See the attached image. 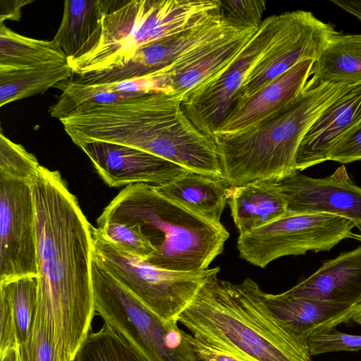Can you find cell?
I'll return each mask as SVG.
<instances>
[{
	"label": "cell",
	"instance_id": "cell-13",
	"mask_svg": "<svg viewBox=\"0 0 361 361\" xmlns=\"http://www.w3.org/2000/svg\"><path fill=\"white\" fill-rule=\"evenodd\" d=\"M110 187L166 185L189 171L149 152L118 144L91 142L78 146Z\"/></svg>",
	"mask_w": 361,
	"mask_h": 361
},
{
	"label": "cell",
	"instance_id": "cell-17",
	"mask_svg": "<svg viewBox=\"0 0 361 361\" xmlns=\"http://www.w3.org/2000/svg\"><path fill=\"white\" fill-rule=\"evenodd\" d=\"M314 62L312 59L299 62L250 95L237 101L214 132V137L240 130L293 101L310 78Z\"/></svg>",
	"mask_w": 361,
	"mask_h": 361
},
{
	"label": "cell",
	"instance_id": "cell-18",
	"mask_svg": "<svg viewBox=\"0 0 361 361\" xmlns=\"http://www.w3.org/2000/svg\"><path fill=\"white\" fill-rule=\"evenodd\" d=\"M286 292L339 303L361 302V246L325 262L314 274Z\"/></svg>",
	"mask_w": 361,
	"mask_h": 361
},
{
	"label": "cell",
	"instance_id": "cell-9",
	"mask_svg": "<svg viewBox=\"0 0 361 361\" xmlns=\"http://www.w3.org/2000/svg\"><path fill=\"white\" fill-rule=\"evenodd\" d=\"M354 227L350 220L333 214H287L239 235L237 248L241 258L264 268L281 257L329 251L341 240L353 238Z\"/></svg>",
	"mask_w": 361,
	"mask_h": 361
},
{
	"label": "cell",
	"instance_id": "cell-6",
	"mask_svg": "<svg viewBox=\"0 0 361 361\" xmlns=\"http://www.w3.org/2000/svg\"><path fill=\"white\" fill-rule=\"evenodd\" d=\"M40 166L0 133V283L37 276L33 177Z\"/></svg>",
	"mask_w": 361,
	"mask_h": 361
},
{
	"label": "cell",
	"instance_id": "cell-5",
	"mask_svg": "<svg viewBox=\"0 0 361 361\" xmlns=\"http://www.w3.org/2000/svg\"><path fill=\"white\" fill-rule=\"evenodd\" d=\"M115 221L138 226L155 252L146 262L180 272L209 269L223 252L229 233L158 193L154 185L126 186L104 209L97 223Z\"/></svg>",
	"mask_w": 361,
	"mask_h": 361
},
{
	"label": "cell",
	"instance_id": "cell-7",
	"mask_svg": "<svg viewBox=\"0 0 361 361\" xmlns=\"http://www.w3.org/2000/svg\"><path fill=\"white\" fill-rule=\"evenodd\" d=\"M92 281L95 312L148 361H198L192 336L177 319H161L93 257Z\"/></svg>",
	"mask_w": 361,
	"mask_h": 361
},
{
	"label": "cell",
	"instance_id": "cell-20",
	"mask_svg": "<svg viewBox=\"0 0 361 361\" xmlns=\"http://www.w3.org/2000/svg\"><path fill=\"white\" fill-rule=\"evenodd\" d=\"M155 190L172 202L215 224L228 200V185L222 178L188 171Z\"/></svg>",
	"mask_w": 361,
	"mask_h": 361
},
{
	"label": "cell",
	"instance_id": "cell-28",
	"mask_svg": "<svg viewBox=\"0 0 361 361\" xmlns=\"http://www.w3.org/2000/svg\"><path fill=\"white\" fill-rule=\"evenodd\" d=\"M99 233L121 250L147 261L155 250L136 224L106 221L97 223Z\"/></svg>",
	"mask_w": 361,
	"mask_h": 361
},
{
	"label": "cell",
	"instance_id": "cell-38",
	"mask_svg": "<svg viewBox=\"0 0 361 361\" xmlns=\"http://www.w3.org/2000/svg\"><path fill=\"white\" fill-rule=\"evenodd\" d=\"M358 228L359 233L357 234H353V238L361 242V226L357 227Z\"/></svg>",
	"mask_w": 361,
	"mask_h": 361
},
{
	"label": "cell",
	"instance_id": "cell-34",
	"mask_svg": "<svg viewBox=\"0 0 361 361\" xmlns=\"http://www.w3.org/2000/svg\"><path fill=\"white\" fill-rule=\"evenodd\" d=\"M32 2V0H1L0 24L7 20H19L22 15V8Z\"/></svg>",
	"mask_w": 361,
	"mask_h": 361
},
{
	"label": "cell",
	"instance_id": "cell-24",
	"mask_svg": "<svg viewBox=\"0 0 361 361\" xmlns=\"http://www.w3.org/2000/svg\"><path fill=\"white\" fill-rule=\"evenodd\" d=\"M68 62L57 44L21 35L0 24V73Z\"/></svg>",
	"mask_w": 361,
	"mask_h": 361
},
{
	"label": "cell",
	"instance_id": "cell-2",
	"mask_svg": "<svg viewBox=\"0 0 361 361\" xmlns=\"http://www.w3.org/2000/svg\"><path fill=\"white\" fill-rule=\"evenodd\" d=\"M60 122L78 147L91 142L121 145L158 156L189 171L222 178L215 140L195 127L182 102L171 93L85 105Z\"/></svg>",
	"mask_w": 361,
	"mask_h": 361
},
{
	"label": "cell",
	"instance_id": "cell-3",
	"mask_svg": "<svg viewBox=\"0 0 361 361\" xmlns=\"http://www.w3.org/2000/svg\"><path fill=\"white\" fill-rule=\"evenodd\" d=\"M177 320L200 341L250 361H312L308 347L279 322L250 279L232 283L215 274Z\"/></svg>",
	"mask_w": 361,
	"mask_h": 361
},
{
	"label": "cell",
	"instance_id": "cell-19",
	"mask_svg": "<svg viewBox=\"0 0 361 361\" xmlns=\"http://www.w3.org/2000/svg\"><path fill=\"white\" fill-rule=\"evenodd\" d=\"M228 204L239 235L288 214L286 200L275 181L262 180L228 189Z\"/></svg>",
	"mask_w": 361,
	"mask_h": 361
},
{
	"label": "cell",
	"instance_id": "cell-27",
	"mask_svg": "<svg viewBox=\"0 0 361 361\" xmlns=\"http://www.w3.org/2000/svg\"><path fill=\"white\" fill-rule=\"evenodd\" d=\"M11 305L17 346L27 341L35 317L38 292L37 276L21 277L0 283Z\"/></svg>",
	"mask_w": 361,
	"mask_h": 361
},
{
	"label": "cell",
	"instance_id": "cell-32",
	"mask_svg": "<svg viewBox=\"0 0 361 361\" xmlns=\"http://www.w3.org/2000/svg\"><path fill=\"white\" fill-rule=\"evenodd\" d=\"M1 335L0 358L12 348H16L13 313L6 293L0 290Z\"/></svg>",
	"mask_w": 361,
	"mask_h": 361
},
{
	"label": "cell",
	"instance_id": "cell-14",
	"mask_svg": "<svg viewBox=\"0 0 361 361\" xmlns=\"http://www.w3.org/2000/svg\"><path fill=\"white\" fill-rule=\"evenodd\" d=\"M247 28L233 27L221 19H214L169 39L138 50L123 67L94 73L93 84H106L145 76L168 68L193 51Z\"/></svg>",
	"mask_w": 361,
	"mask_h": 361
},
{
	"label": "cell",
	"instance_id": "cell-25",
	"mask_svg": "<svg viewBox=\"0 0 361 361\" xmlns=\"http://www.w3.org/2000/svg\"><path fill=\"white\" fill-rule=\"evenodd\" d=\"M68 62L17 71L0 73V106L21 99L42 94L69 79Z\"/></svg>",
	"mask_w": 361,
	"mask_h": 361
},
{
	"label": "cell",
	"instance_id": "cell-33",
	"mask_svg": "<svg viewBox=\"0 0 361 361\" xmlns=\"http://www.w3.org/2000/svg\"><path fill=\"white\" fill-rule=\"evenodd\" d=\"M198 361H250L228 351L205 344L192 336Z\"/></svg>",
	"mask_w": 361,
	"mask_h": 361
},
{
	"label": "cell",
	"instance_id": "cell-12",
	"mask_svg": "<svg viewBox=\"0 0 361 361\" xmlns=\"http://www.w3.org/2000/svg\"><path fill=\"white\" fill-rule=\"evenodd\" d=\"M276 183L286 200L288 214H329L361 226V187L353 181L344 165L324 178L298 172Z\"/></svg>",
	"mask_w": 361,
	"mask_h": 361
},
{
	"label": "cell",
	"instance_id": "cell-16",
	"mask_svg": "<svg viewBox=\"0 0 361 361\" xmlns=\"http://www.w3.org/2000/svg\"><path fill=\"white\" fill-rule=\"evenodd\" d=\"M361 121V85H355L330 104L302 140L295 167L302 171L329 161L337 144Z\"/></svg>",
	"mask_w": 361,
	"mask_h": 361
},
{
	"label": "cell",
	"instance_id": "cell-21",
	"mask_svg": "<svg viewBox=\"0 0 361 361\" xmlns=\"http://www.w3.org/2000/svg\"><path fill=\"white\" fill-rule=\"evenodd\" d=\"M104 0H66L59 27L53 39L68 61L94 48L102 36Z\"/></svg>",
	"mask_w": 361,
	"mask_h": 361
},
{
	"label": "cell",
	"instance_id": "cell-23",
	"mask_svg": "<svg viewBox=\"0 0 361 361\" xmlns=\"http://www.w3.org/2000/svg\"><path fill=\"white\" fill-rule=\"evenodd\" d=\"M310 78L350 86L361 85V34L336 32L314 62Z\"/></svg>",
	"mask_w": 361,
	"mask_h": 361
},
{
	"label": "cell",
	"instance_id": "cell-22",
	"mask_svg": "<svg viewBox=\"0 0 361 361\" xmlns=\"http://www.w3.org/2000/svg\"><path fill=\"white\" fill-rule=\"evenodd\" d=\"M258 29L247 28L233 33L211 51L173 75L170 78L171 94L182 102L193 91L220 75Z\"/></svg>",
	"mask_w": 361,
	"mask_h": 361
},
{
	"label": "cell",
	"instance_id": "cell-29",
	"mask_svg": "<svg viewBox=\"0 0 361 361\" xmlns=\"http://www.w3.org/2000/svg\"><path fill=\"white\" fill-rule=\"evenodd\" d=\"M266 4L263 0L220 1V16L233 27L258 29L264 20Z\"/></svg>",
	"mask_w": 361,
	"mask_h": 361
},
{
	"label": "cell",
	"instance_id": "cell-15",
	"mask_svg": "<svg viewBox=\"0 0 361 361\" xmlns=\"http://www.w3.org/2000/svg\"><path fill=\"white\" fill-rule=\"evenodd\" d=\"M263 298L283 328L307 347L310 336L351 320L361 307V302H334L295 296L286 291L280 294L263 292Z\"/></svg>",
	"mask_w": 361,
	"mask_h": 361
},
{
	"label": "cell",
	"instance_id": "cell-31",
	"mask_svg": "<svg viewBox=\"0 0 361 361\" xmlns=\"http://www.w3.org/2000/svg\"><path fill=\"white\" fill-rule=\"evenodd\" d=\"M329 161L343 164L361 161V121L337 144Z\"/></svg>",
	"mask_w": 361,
	"mask_h": 361
},
{
	"label": "cell",
	"instance_id": "cell-4",
	"mask_svg": "<svg viewBox=\"0 0 361 361\" xmlns=\"http://www.w3.org/2000/svg\"><path fill=\"white\" fill-rule=\"evenodd\" d=\"M353 86L311 78L286 105L235 133L215 136L222 179L230 187L279 181L296 174L305 135L322 112Z\"/></svg>",
	"mask_w": 361,
	"mask_h": 361
},
{
	"label": "cell",
	"instance_id": "cell-30",
	"mask_svg": "<svg viewBox=\"0 0 361 361\" xmlns=\"http://www.w3.org/2000/svg\"><path fill=\"white\" fill-rule=\"evenodd\" d=\"M311 356L338 352L361 350V335H353L336 330V328L317 331L307 340Z\"/></svg>",
	"mask_w": 361,
	"mask_h": 361
},
{
	"label": "cell",
	"instance_id": "cell-36",
	"mask_svg": "<svg viewBox=\"0 0 361 361\" xmlns=\"http://www.w3.org/2000/svg\"><path fill=\"white\" fill-rule=\"evenodd\" d=\"M0 361H17L16 349H11L6 353V354L0 358Z\"/></svg>",
	"mask_w": 361,
	"mask_h": 361
},
{
	"label": "cell",
	"instance_id": "cell-37",
	"mask_svg": "<svg viewBox=\"0 0 361 361\" xmlns=\"http://www.w3.org/2000/svg\"><path fill=\"white\" fill-rule=\"evenodd\" d=\"M351 320L361 325V307L355 313Z\"/></svg>",
	"mask_w": 361,
	"mask_h": 361
},
{
	"label": "cell",
	"instance_id": "cell-26",
	"mask_svg": "<svg viewBox=\"0 0 361 361\" xmlns=\"http://www.w3.org/2000/svg\"><path fill=\"white\" fill-rule=\"evenodd\" d=\"M75 361H148L126 338L104 324L90 333L80 345Z\"/></svg>",
	"mask_w": 361,
	"mask_h": 361
},
{
	"label": "cell",
	"instance_id": "cell-35",
	"mask_svg": "<svg viewBox=\"0 0 361 361\" xmlns=\"http://www.w3.org/2000/svg\"><path fill=\"white\" fill-rule=\"evenodd\" d=\"M330 1L345 11L352 14L361 22V0H331Z\"/></svg>",
	"mask_w": 361,
	"mask_h": 361
},
{
	"label": "cell",
	"instance_id": "cell-1",
	"mask_svg": "<svg viewBox=\"0 0 361 361\" xmlns=\"http://www.w3.org/2000/svg\"><path fill=\"white\" fill-rule=\"evenodd\" d=\"M38 292L34 319L59 361H75L95 312L92 225L58 171L40 164L32 180Z\"/></svg>",
	"mask_w": 361,
	"mask_h": 361
},
{
	"label": "cell",
	"instance_id": "cell-8",
	"mask_svg": "<svg viewBox=\"0 0 361 361\" xmlns=\"http://www.w3.org/2000/svg\"><path fill=\"white\" fill-rule=\"evenodd\" d=\"M92 235V257L165 321L177 319L202 285L220 271L219 267L197 272L160 269L121 250L93 226Z\"/></svg>",
	"mask_w": 361,
	"mask_h": 361
},
{
	"label": "cell",
	"instance_id": "cell-11",
	"mask_svg": "<svg viewBox=\"0 0 361 361\" xmlns=\"http://www.w3.org/2000/svg\"><path fill=\"white\" fill-rule=\"evenodd\" d=\"M279 17L278 29L271 42L251 71L233 104L299 62L307 59L315 61L336 32L331 23L320 20L309 11L285 12Z\"/></svg>",
	"mask_w": 361,
	"mask_h": 361
},
{
	"label": "cell",
	"instance_id": "cell-10",
	"mask_svg": "<svg viewBox=\"0 0 361 361\" xmlns=\"http://www.w3.org/2000/svg\"><path fill=\"white\" fill-rule=\"evenodd\" d=\"M279 20V15L265 18L230 66L182 102L189 119L207 136L214 140V132L228 116L251 71L271 42Z\"/></svg>",
	"mask_w": 361,
	"mask_h": 361
}]
</instances>
